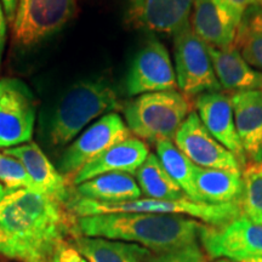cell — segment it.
Returning a JSON list of instances; mask_svg holds the SVG:
<instances>
[{
  "label": "cell",
  "mask_w": 262,
  "mask_h": 262,
  "mask_svg": "<svg viewBox=\"0 0 262 262\" xmlns=\"http://www.w3.org/2000/svg\"><path fill=\"white\" fill-rule=\"evenodd\" d=\"M175 70L178 86L185 96L222 89L206 45L191 26L175 34Z\"/></svg>",
  "instance_id": "cell-7"
},
{
  "label": "cell",
  "mask_w": 262,
  "mask_h": 262,
  "mask_svg": "<svg viewBox=\"0 0 262 262\" xmlns=\"http://www.w3.org/2000/svg\"><path fill=\"white\" fill-rule=\"evenodd\" d=\"M66 208L75 217L107 214H168L198 219L211 226L226 225L243 214L239 202L209 204L194 202L185 196L179 201L139 198L119 203H103L80 196L75 189Z\"/></svg>",
  "instance_id": "cell-3"
},
{
  "label": "cell",
  "mask_w": 262,
  "mask_h": 262,
  "mask_svg": "<svg viewBox=\"0 0 262 262\" xmlns=\"http://www.w3.org/2000/svg\"><path fill=\"white\" fill-rule=\"evenodd\" d=\"M209 260L210 258L198 244H192L168 253L152 255L148 262H209Z\"/></svg>",
  "instance_id": "cell-28"
},
{
  "label": "cell",
  "mask_w": 262,
  "mask_h": 262,
  "mask_svg": "<svg viewBox=\"0 0 262 262\" xmlns=\"http://www.w3.org/2000/svg\"><path fill=\"white\" fill-rule=\"evenodd\" d=\"M195 187L202 201L209 204L241 202L243 193L242 172L196 166Z\"/></svg>",
  "instance_id": "cell-22"
},
{
  "label": "cell",
  "mask_w": 262,
  "mask_h": 262,
  "mask_svg": "<svg viewBox=\"0 0 262 262\" xmlns=\"http://www.w3.org/2000/svg\"><path fill=\"white\" fill-rule=\"evenodd\" d=\"M51 262H88L83 255H81L74 245L70 242H64L58 245L54 255H52Z\"/></svg>",
  "instance_id": "cell-31"
},
{
  "label": "cell",
  "mask_w": 262,
  "mask_h": 262,
  "mask_svg": "<svg viewBox=\"0 0 262 262\" xmlns=\"http://www.w3.org/2000/svg\"><path fill=\"white\" fill-rule=\"evenodd\" d=\"M3 152L15 157L24 164L39 193L50 196L66 206L73 194L72 183L57 171L37 143L31 141L25 145L4 149Z\"/></svg>",
  "instance_id": "cell-15"
},
{
  "label": "cell",
  "mask_w": 262,
  "mask_h": 262,
  "mask_svg": "<svg viewBox=\"0 0 262 262\" xmlns=\"http://www.w3.org/2000/svg\"><path fill=\"white\" fill-rule=\"evenodd\" d=\"M80 196L103 203H119L141 198L137 181L127 172H110L85 181L75 187Z\"/></svg>",
  "instance_id": "cell-21"
},
{
  "label": "cell",
  "mask_w": 262,
  "mask_h": 262,
  "mask_svg": "<svg viewBox=\"0 0 262 262\" xmlns=\"http://www.w3.org/2000/svg\"><path fill=\"white\" fill-rule=\"evenodd\" d=\"M255 2H256L257 5H260L261 8H262V0H255Z\"/></svg>",
  "instance_id": "cell-36"
},
{
  "label": "cell",
  "mask_w": 262,
  "mask_h": 262,
  "mask_svg": "<svg viewBox=\"0 0 262 262\" xmlns=\"http://www.w3.org/2000/svg\"><path fill=\"white\" fill-rule=\"evenodd\" d=\"M122 110L116 91L101 80H85L73 85L55 110L50 124L54 146H64L88 124L104 113Z\"/></svg>",
  "instance_id": "cell-4"
},
{
  "label": "cell",
  "mask_w": 262,
  "mask_h": 262,
  "mask_svg": "<svg viewBox=\"0 0 262 262\" xmlns=\"http://www.w3.org/2000/svg\"><path fill=\"white\" fill-rule=\"evenodd\" d=\"M75 14V0H18L12 39L31 48L60 31Z\"/></svg>",
  "instance_id": "cell-6"
},
{
  "label": "cell",
  "mask_w": 262,
  "mask_h": 262,
  "mask_svg": "<svg viewBox=\"0 0 262 262\" xmlns=\"http://www.w3.org/2000/svg\"><path fill=\"white\" fill-rule=\"evenodd\" d=\"M0 255L19 262H33L28 251L0 225Z\"/></svg>",
  "instance_id": "cell-29"
},
{
  "label": "cell",
  "mask_w": 262,
  "mask_h": 262,
  "mask_svg": "<svg viewBox=\"0 0 262 262\" xmlns=\"http://www.w3.org/2000/svg\"><path fill=\"white\" fill-rule=\"evenodd\" d=\"M0 3H2L3 9H4L6 19H8L10 24H14L18 0H0Z\"/></svg>",
  "instance_id": "cell-33"
},
{
  "label": "cell",
  "mask_w": 262,
  "mask_h": 262,
  "mask_svg": "<svg viewBox=\"0 0 262 262\" xmlns=\"http://www.w3.org/2000/svg\"><path fill=\"white\" fill-rule=\"evenodd\" d=\"M6 31H8V19H6L2 3H0V62H2L6 44Z\"/></svg>",
  "instance_id": "cell-32"
},
{
  "label": "cell",
  "mask_w": 262,
  "mask_h": 262,
  "mask_svg": "<svg viewBox=\"0 0 262 262\" xmlns=\"http://www.w3.org/2000/svg\"><path fill=\"white\" fill-rule=\"evenodd\" d=\"M189 22L192 31L208 47L220 50L235 48L238 24L214 0H194Z\"/></svg>",
  "instance_id": "cell-17"
},
{
  "label": "cell",
  "mask_w": 262,
  "mask_h": 262,
  "mask_svg": "<svg viewBox=\"0 0 262 262\" xmlns=\"http://www.w3.org/2000/svg\"><path fill=\"white\" fill-rule=\"evenodd\" d=\"M72 244L88 262H148L152 253L135 243L77 235Z\"/></svg>",
  "instance_id": "cell-20"
},
{
  "label": "cell",
  "mask_w": 262,
  "mask_h": 262,
  "mask_svg": "<svg viewBox=\"0 0 262 262\" xmlns=\"http://www.w3.org/2000/svg\"><path fill=\"white\" fill-rule=\"evenodd\" d=\"M195 107L196 114L206 130L238 159L242 166L247 165V157L235 129L229 96L220 91L202 94L196 97Z\"/></svg>",
  "instance_id": "cell-14"
},
{
  "label": "cell",
  "mask_w": 262,
  "mask_h": 262,
  "mask_svg": "<svg viewBox=\"0 0 262 262\" xmlns=\"http://www.w3.org/2000/svg\"><path fill=\"white\" fill-rule=\"evenodd\" d=\"M157 157L170 178L181 187L186 196L194 202L202 201L195 187V168L191 160L171 141H159L156 143Z\"/></svg>",
  "instance_id": "cell-24"
},
{
  "label": "cell",
  "mask_w": 262,
  "mask_h": 262,
  "mask_svg": "<svg viewBox=\"0 0 262 262\" xmlns=\"http://www.w3.org/2000/svg\"><path fill=\"white\" fill-rule=\"evenodd\" d=\"M216 78L226 90H262V72L255 70L244 60L237 48L220 50L208 47Z\"/></svg>",
  "instance_id": "cell-19"
},
{
  "label": "cell",
  "mask_w": 262,
  "mask_h": 262,
  "mask_svg": "<svg viewBox=\"0 0 262 262\" xmlns=\"http://www.w3.org/2000/svg\"><path fill=\"white\" fill-rule=\"evenodd\" d=\"M135 175L141 193H143L146 198L158 201H179L186 196L181 187L163 168L157 155L149 153L145 163L137 169Z\"/></svg>",
  "instance_id": "cell-23"
},
{
  "label": "cell",
  "mask_w": 262,
  "mask_h": 262,
  "mask_svg": "<svg viewBox=\"0 0 262 262\" xmlns=\"http://www.w3.org/2000/svg\"><path fill=\"white\" fill-rule=\"evenodd\" d=\"M242 180L241 206L243 215L254 224L262 225V160L247 164Z\"/></svg>",
  "instance_id": "cell-26"
},
{
  "label": "cell",
  "mask_w": 262,
  "mask_h": 262,
  "mask_svg": "<svg viewBox=\"0 0 262 262\" xmlns=\"http://www.w3.org/2000/svg\"><path fill=\"white\" fill-rule=\"evenodd\" d=\"M199 239L210 260L242 262L262 256V225L254 224L243 214L222 226L203 224Z\"/></svg>",
  "instance_id": "cell-8"
},
{
  "label": "cell",
  "mask_w": 262,
  "mask_h": 262,
  "mask_svg": "<svg viewBox=\"0 0 262 262\" xmlns=\"http://www.w3.org/2000/svg\"><path fill=\"white\" fill-rule=\"evenodd\" d=\"M175 145L194 165L242 172V164L206 130L196 112H191L175 135Z\"/></svg>",
  "instance_id": "cell-12"
},
{
  "label": "cell",
  "mask_w": 262,
  "mask_h": 262,
  "mask_svg": "<svg viewBox=\"0 0 262 262\" xmlns=\"http://www.w3.org/2000/svg\"><path fill=\"white\" fill-rule=\"evenodd\" d=\"M215 262H238V261L229 260V258H217V261H215Z\"/></svg>",
  "instance_id": "cell-35"
},
{
  "label": "cell",
  "mask_w": 262,
  "mask_h": 262,
  "mask_svg": "<svg viewBox=\"0 0 262 262\" xmlns=\"http://www.w3.org/2000/svg\"><path fill=\"white\" fill-rule=\"evenodd\" d=\"M0 225L31 255L51 262L58 245L79 235L77 217L61 203L31 189H8L0 183Z\"/></svg>",
  "instance_id": "cell-1"
},
{
  "label": "cell",
  "mask_w": 262,
  "mask_h": 262,
  "mask_svg": "<svg viewBox=\"0 0 262 262\" xmlns=\"http://www.w3.org/2000/svg\"><path fill=\"white\" fill-rule=\"evenodd\" d=\"M149 156L148 146L135 136L111 147L93 162L83 166L71 180L74 186L110 172L135 173Z\"/></svg>",
  "instance_id": "cell-16"
},
{
  "label": "cell",
  "mask_w": 262,
  "mask_h": 262,
  "mask_svg": "<svg viewBox=\"0 0 262 262\" xmlns=\"http://www.w3.org/2000/svg\"><path fill=\"white\" fill-rule=\"evenodd\" d=\"M242 262H262V256L250 258V260H245V261H242Z\"/></svg>",
  "instance_id": "cell-34"
},
{
  "label": "cell",
  "mask_w": 262,
  "mask_h": 262,
  "mask_svg": "<svg viewBox=\"0 0 262 262\" xmlns=\"http://www.w3.org/2000/svg\"><path fill=\"white\" fill-rule=\"evenodd\" d=\"M130 133L149 142L172 141L189 113L191 102L176 90L143 94L123 108Z\"/></svg>",
  "instance_id": "cell-5"
},
{
  "label": "cell",
  "mask_w": 262,
  "mask_h": 262,
  "mask_svg": "<svg viewBox=\"0 0 262 262\" xmlns=\"http://www.w3.org/2000/svg\"><path fill=\"white\" fill-rule=\"evenodd\" d=\"M35 102L29 88L16 78L0 79V148L31 142Z\"/></svg>",
  "instance_id": "cell-9"
},
{
  "label": "cell",
  "mask_w": 262,
  "mask_h": 262,
  "mask_svg": "<svg viewBox=\"0 0 262 262\" xmlns=\"http://www.w3.org/2000/svg\"><path fill=\"white\" fill-rule=\"evenodd\" d=\"M214 2L221 8H224L234 18V21L238 24V27L247 9L249 6L256 4L255 0H214Z\"/></svg>",
  "instance_id": "cell-30"
},
{
  "label": "cell",
  "mask_w": 262,
  "mask_h": 262,
  "mask_svg": "<svg viewBox=\"0 0 262 262\" xmlns=\"http://www.w3.org/2000/svg\"><path fill=\"white\" fill-rule=\"evenodd\" d=\"M235 129L245 157L253 162L262 160V90L237 91L229 96Z\"/></svg>",
  "instance_id": "cell-18"
},
{
  "label": "cell",
  "mask_w": 262,
  "mask_h": 262,
  "mask_svg": "<svg viewBox=\"0 0 262 262\" xmlns=\"http://www.w3.org/2000/svg\"><path fill=\"white\" fill-rule=\"evenodd\" d=\"M235 48L245 61L262 72V8L249 6L239 24Z\"/></svg>",
  "instance_id": "cell-25"
},
{
  "label": "cell",
  "mask_w": 262,
  "mask_h": 262,
  "mask_svg": "<svg viewBox=\"0 0 262 262\" xmlns=\"http://www.w3.org/2000/svg\"><path fill=\"white\" fill-rule=\"evenodd\" d=\"M194 0H129L126 22L135 29L178 34L189 26Z\"/></svg>",
  "instance_id": "cell-13"
},
{
  "label": "cell",
  "mask_w": 262,
  "mask_h": 262,
  "mask_svg": "<svg viewBox=\"0 0 262 262\" xmlns=\"http://www.w3.org/2000/svg\"><path fill=\"white\" fill-rule=\"evenodd\" d=\"M0 183L8 189L26 188L38 192L24 164L4 152H0Z\"/></svg>",
  "instance_id": "cell-27"
},
{
  "label": "cell",
  "mask_w": 262,
  "mask_h": 262,
  "mask_svg": "<svg viewBox=\"0 0 262 262\" xmlns=\"http://www.w3.org/2000/svg\"><path fill=\"white\" fill-rule=\"evenodd\" d=\"M130 136L129 127L119 114H104L67 147L60 160V172L72 180L88 163Z\"/></svg>",
  "instance_id": "cell-10"
},
{
  "label": "cell",
  "mask_w": 262,
  "mask_h": 262,
  "mask_svg": "<svg viewBox=\"0 0 262 262\" xmlns=\"http://www.w3.org/2000/svg\"><path fill=\"white\" fill-rule=\"evenodd\" d=\"M202 227L199 221L182 215L107 214L77 217L80 235L135 243L155 254L196 244Z\"/></svg>",
  "instance_id": "cell-2"
},
{
  "label": "cell",
  "mask_w": 262,
  "mask_h": 262,
  "mask_svg": "<svg viewBox=\"0 0 262 262\" xmlns=\"http://www.w3.org/2000/svg\"><path fill=\"white\" fill-rule=\"evenodd\" d=\"M178 80L166 48L157 39L137 51L127 71L125 90L130 96L176 90Z\"/></svg>",
  "instance_id": "cell-11"
}]
</instances>
